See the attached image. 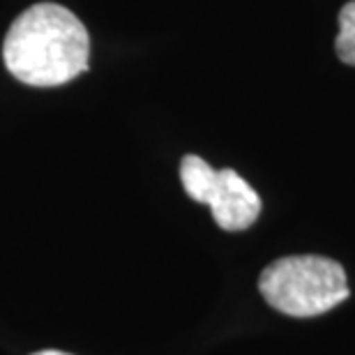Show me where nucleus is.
Masks as SVG:
<instances>
[{"label":"nucleus","instance_id":"f257e3e1","mask_svg":"<svg viewBox=\"0 0 355 355\" xmlns=\"http://www.w3.org/2000/svg\"><path fill=\"white\" fill-rule=\"evenodd\" d=\"M3 58L7 72L26 86H62L88 69L90 37L67 7L40 3L14 19Z\"/></svg>","mask_w":355,"mask_h":355},{"label":"nucleus","instance_id":"f03ea898","mask_svg":"<svg viewBox=\"0 0 355 355\" xmlns=\"http://www.w3.org/2000/svg\"><path fill=\"white\" fill-rule=\"evenodd\" d=\"M259 291L272 309L293 318L321 316L349 297L344 268L316 254L284 257L259 277Z\"/></svg>","mask_w":355,"mask_h":355},{"label":"nucleus","instance_id":"7ed1b4c3","mask_svg":"<svg viewBox=\"0 0 355 355\" xmlns=\"http://www.w3.org/2000/svg\"><path fill=\"white\" fill-rule=\"evenodd\" d=\"M180 180L191 201L210 205L219 229L245 231L261 215V196L233 168L217 171L205 159L187 155L180 162Z\"/></svg>","mask_w":355,"mask_h":355},{"label":"nucleus","instance_id":"20e7f679","mask_svg":"<svg viewBox=\"0 0 355 355\" xmlns=\"http://www.w3.org/2000/svg\"><path fill=\"white\" fill-rule=\"evenodd\" d=\"M335 49L339 60L355 67V0L346 3L339 12V35Z\"/></svg>","mask_w":355,"mask_h":355},{"label":"nucleus","instance_id":"39448f33","mask_svg":"<svg viewBox=\"0 0 355 355\" xmlns=\"http://www.w3.org/2000/svg\"><path fill=\"white\" fill-rule=\"evenodd\" d=\"M33 355H69V353H62V351H40V353H33Z\"/></svg>","mask_w":355,"mask_h":355}]
</instances>
